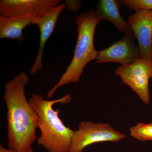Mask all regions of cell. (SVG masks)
Wrapping results in <instances>:
<instances>
[{
  "mask_svg": "<svg viewBox=\"0 0 152 152\" xmlns=\"http://www.w3.org/2000/svg\"><path fill=\"white\" fill-rule=\"evenodd\" d=\"M29 81L26 73L22 72L4 86L8 145L15 152H34L32 145L37 138L39 117L27 99L25 91Z\"/></svg>",
  "mask_w": 152,
  "mask_h": 152,
  "instance_id": "1",
  "label": "cell"
},
{
  "mask_svg": "<svg viewBox=\"0 0 152 152\" xmlns=\"http://www.w3.org/2000/svg\"><path fill=\"white\" fill-rule=\"evenodd\" d=\"M71 100L70 94L53 100L45 99L42 95L33 94L29 100L39 117L41 135L37 140L38 145L49 152L69 151L74 131L64 124L59 116L60 110H54L53 106L56 104L69 103Z\"/></svg>",
  "mask_w": 152,
  "mask_h": 152,
  "instance_id": "2",
  "label": "cell"
},
{
  "mask_svg": "<svg viewBox=\"0 0 152 152\" xmlns=\"http://www.w3.org/2000/svg\"><path fill=\"white\" fill-rule=\"evenodd\" d=\"M102 20L95 9L83 12L76 18L77 40L72 61L56 85L49 91L47 99H51L59 87L71 83H77L86 66L96 60L98 54L94 45L96 27Z\"/></svg>",
  "mask_w": 152,
  "mask_h": 152,
  "instance_id": "3",
  "label": "cell"
},
{
  "mask_svg": "<svg viewBox=\"0 0 152 152\" xmlns=\"http://www.w3.org/2000/svg\"><path fill=\"white\" fill-rule=\"evenodd\" d=\"M124 134L106 123L84 121L74 131L69 152H82L90 145L101 142H117L125 138Z\"/></svg>",
  "mask_w": 152,
  "mask_h": 152,
  "instance_id": "4",
  "label": "cell"
},
{
  "mask_svg": "<svg viewBox=\"0 0 152 152\" xmlns=\"http://www.w3.org/2000/svg\"><path fill=\"white\" fill-rule=\"evenodd\" d=\"M115 74L119 76L123 83L129 87L144 104L150 103L149 81L152 79V61L140 59L131 64L116 68Z\"/></svg>",
  "mask_w": 152,
  "mask_h": 152,
  "instance_id": "5",
  "label": "cell"
},
{
  "mask_svg": "<svg viewBox=\"0 0 152 152\" xmlns=\"http://www.w3.org/2000/svg\"><path fill=\"white\" fill-rule=\"evenodd\" d=\"M135 35H124L121 39L98 52L95 64L114 62L128 65L141 58Z\"/></svg>",
  "mask_w": 152,
  "mask_h": 152,
  "instance_id": "6",
  "label": "cell"
},
{
  "mask_svg": "<svg viewBox=\"0 0 152 152\" xmlns=\"http://www.w3.org/2000/svg\"><path fill=\"white\" fill-rule=\"evenodd\" d=\"M127 22L137 40L141 58L152 61V11H136Z\"/></svg>",
  "mask_w": 152,
  "mask_h": 152,
  "instance_id": "7",
  "label": "cell"
},
{
  "mask_svg": "<svg viewBox=\"0 0 152 152\" xmlns=\"http://www.w3.org/2000/svg\"><path fill=\"white\" fill-rule=\"evenodd\" d=\"M59 0H1L0 16L30 14L40 18L59 4Z\"/></svg>",
  "mask_w": 152,
  "mask_h": 152,
  "instance_id": "8",
  "label": "cell"
},
{
  "mask_svg": "<svg viewBox=\"0 0 152 152\" xmlns=\"http://www.w3.org/2000/svg\"><path fill=\"white\" fill-rule=\"evenodd\" d=\"M66 7L65 3H61L51 9L43 16L38 18L36 24L39 29L40 32L39 46L35 61L30 72L31 75L37 73L38 71L42 69L45 45L53 32L60 15Z\"/></svg>",
  "mask_w": 152,
  "mask_h": 152,
  "instance_id": "9",
  "label": "cell"
},
{
  "mask_svg": "<svg viewBox=\"0 0 152 152\" xmlns=\"http://www.w3.org/2000/svg\"><path fill=\"white\" fill-rule=\"evenodd\" d=\"M38 18L30 14L0 16V38L25 41L23 31L30 24H36Z\"/></svg>",
  "mask_w": 152,
  "mask_h": 152,
  "instance_id": "10",
  "label": "cell"
},
{
  "mask_svg": "<svg viewBox=\"0 0 152 152\" xmlns=\"http://www.w3.org/2000/svg\"><path fill=\"white\" fill-rule=\"evenodd\" d=\"M96 10L102 21L107 20L110 22L119 32L124 35L134 34L128 22L124 20L120 13L119 1L100 0Z\"/></svg>",
  "mask_w": 152,
  "mask_h": 152,
  "instance_id": "11",
  "label": "cell"
},
{
  "mask_svg": "<svg viewBox=\"0 0 152 152\" xmlns=\"http://www.w3.org/2000/svg\"><path fill=\"white\" fill-rule=\"evenodd\" d=\"M130 134L133 138L140 141L152 140V122L149 124L140 123L132 127Z\"/></svg>",
  "mask_w": 152,
  "mask_h": 152,
  "instance_id": "12",
  "label": "cell"
},
{
  "mask_svg": "<svg viewBox=\"0 0 152 152\" xmlns=\"http://www.w3.org/2000/svg\"><path fill=\"white\" fill-rule=\"evenodd\" d=\"M120 4L131 10H144L152 11V0H120Z\"/></svg>",
  "mask_w": 152,
  "mask_h": 152,
  "instance_id": "13",
  "label": "cell"
},
{
  "mask_svg": "<svg viewBox=\"0 0 152 152\" xmlns=\"http://www.w3.org/2000/svg\"><path fill=\"white\" fill-rule=\"evenodd\" d=\"M66 5L68 8L74 12H78L81 9L83 4L80 1H66Z\"/></svg>",
  "mask_w": 152,
  "mask_h": 152,
  "instance_id": "14",
  "label": "cell"
},
{
  "mask_svg": "<svg viewBox=\"0 0 152 152\" xmlns=\"http://www.w3.org/2000/svg\"><path fill=\"white\" fill-rule=\"evenodd\" d=\"M0 152H15L14 151L12 150H11L5 148H4L3 147V146L1 145H0Z\"/></svg>",
  "mask_w": 152,
  "mask_h": 152,
  "instance_id": "15",
  "label": "cell"
}]
</instances>
